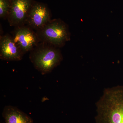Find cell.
Instances as JSON below:
<instances>
[{
  "label": "cell",
  "mask_w": 123,
  "mask_h": 123,
  "mask_svg": "<svg viewBox=\"0 0 123 123\" xmlns=\"http://www.w3.org/2000/svg\"><path fill=\"white\" fill-rule=\"evenodd\" d=\"M96 123H123V86L108 88L96 103Z\"/></svg>",
  "instance_id": "cell-1"
},
{
  "label": "cell",
  "mask_w": 123,
  "mask_h": 123,
  "mask_svg": "<svg viewBox=\"0 0 123 123\" xmlns=\"http://www.w3.org/2000/svg\"><path fill=\"white\" fill-rule=\"evenodd\" d=\"M29 58L36 69L43 75L51 72L63 59L60 48L42 42L30 52Z\"/></svg>",
  "instance_id": "cell-2"
},
{
  "label": "cell",
  "mask_w": 123,
  "mask_h": 123,
  "mask_svg": "<svg viewBox=\"0 0 123 123\" xmlns=\"http://www.w3.org/2000/svg\"><path fill=\"white\" fill-rule=\"evenodd\" d=\"M40 42L60 48L70 40L69 26L60 18L51 19L42 29L36 31Z\"/></svg>",
  "instance_id": "cell-3"
},
{
  "label": "cell",
  "mask_w": 123,
  "mask_h": 123,
  "mask_svg": "<svg viewBox=\"0 0 123 123\" xmlns=\"http://www.w3.org/2000/svg\"><path fill=\"white\" fill-rule=\"evenodd\" d=\"M11 34L14 41L24 55L40 42L35 31L26 24L14 27Z\"/></svg>",
  "instance_id": "cell-4"
},
{
  "label": "cell",
  "mask_w": 123,
  "mask_h": 123,
  "mask_svg": "<svg viewBox=\"0 0 123 123\" xmlns=\"http://www.w3.org/2000/svg\"><path fill=\"white\" fill-rule=\"evenodd\" d=\"M33 0H11V6L7 20L14 27L26 24L29 11Z\"/></svg>",
  "instance_id": "cell-5"
},
{
  "label": "cell",
  "mask_w": 123,
  "mask_h": 123,
  "mask_svg": "<svg viewBox=\"0 0 123 123\" xmlns=\"http://www.w3.org/2000/svg\"><path fill=\"white\" fill-rule=\"evenodd\" d=\"M48 7L43 3L34 1L29 11L26 25L35 31L44 26L51 20Z\"/></svg>",
  "instance_id": "cell-6"
},
{
  "label": "cell",
  "mask_w": 123,
  "mask_h": 123,
  "mask_svg": "<svg viewBox=\"0 0 123 123\" xmlns=\"http://www.w3.org/2000/svg\"><path fill=\"white\" fill-rule=\"evenodd\" d=\"M24 55L14 41L11 35L7 34L0 37V59L7 61L21 60Z\"/></svg>",
  "instance_id": "cell-7"
},
{
  "label": "cell",
  "mask_w": 123,
  "mask_h": 123,
  "mask_svg": "<svg viewBox=\"0 0 123 123\" xmlns=\"http://www.w3.org/2000/svg\"><path fill=\"white\" fill-rule=\"evenodd\" d=\"M2 116L5 123H34L32 118L18 108L11 105L4 108Z\"/></svg>",
  "instance_id": "cell-8"
},
{
  "label": "cell",
  "mask_w": 123,
  "mask_h": 123,
  "mask_svg": "<svg viewBox=\"0 0 123 123\" xmlns=\"http://www.w3.org/2000/svg\"><path fill=\"white\" fill-rule=\"evenodd\" d=\"M11 6V0H0V18L7 19Z\"/></svg>",
  "instance_id": "cell-9"
}]
</instances>
